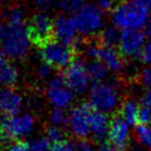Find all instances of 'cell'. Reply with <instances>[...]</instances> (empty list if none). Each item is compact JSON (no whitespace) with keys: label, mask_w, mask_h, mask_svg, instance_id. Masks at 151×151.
<instances>
[{"label":"cell","mask_w":151,"mask_h":151,"mask_svg":"<svg viewBox=\"0 0 151 151\" xmlns=\"http://www.w3.org/2000/svg\"><path fill=\"white\" fill-rule=\"evenodd\" d=\"M50 151H75V143L64 139L60 142L53 143L50 148Z\"/></svg>","instance_id":"cell-27"},{"label":"cell","mask_w":151,"mask_h":151,"mask_svg":"<svg viewBox=\"0 0 151 151\" xmlns=\"http://www.w3.org/2000/svg\"><path fill=\"white\" fill-rule=\"evenodd\" d=\"M35 2H38V4H46L47 1H50V0H34Z\"/></svg>","instance_id":"cell-39"},{"label":"cell","mask_w":151,"mask_h":151,"mask_svg":"<svg viewBox=\"0 0 151 151\" xmlns=\"http://www.w3.org/2000/svg\"><path fill=\"white\" fill-rule=\"evenodd\" d=\"M0 151H6L4 150V146H2V143H1V140H0Z\"/></svg>","instance_id":"cell-40"},{"label":"cell","mask_w":151,"mask_h":151,"mask_svg":"<svg viewBox=\"0 0 151 151\" xmlns=\"http://www.w3.org/2000/svg\"><path fill=\"white\" fill-rule=\"evenodd\" d=\"M140 106H146V107H150L151 108V88L147 89V92L143 94Z\"/></svg>","instance_id":"cell-36"},{"label":"cell","mask_w":151,"mask_h":151,"mask_svg":"<svg viewBox=\"0 0 151 151\" xmlns=\"http://www.w3.org/2000/svg\"><path fill=\"white\" fill-rule=\"evenodd\" d=\"M63 78L68 88L76 94H83L86 92L92 81L88 75L87 66L82 60L77 59L74 60L71 65L65 68Z\"/></svg>","instance_id":"cell-9"},{"label":"cell","mask_w":151,"mask_h":151,"mask_svg":"<svg viewBox=\"0 0 151 151\" xmlns=\"http://www.w3.org/2000/svg\"><path fill=\"white\" fill-rule=\"evenodd\" d=\"M120 33L118 32V29L115 27H108L101 30L99 34V44L107 47H114L119 43Z\"/></svg>","instance_id":"cell-19"},{"label":"cell","mask_w":151,"mask_h":151,"mask_svg":"<svg viewBox=\"0 0 151 151\" xmlns=\"http://www.w3.org/2000/svg\"><path fill=\"white\" fill-rule=\"evenodd\" d=\"M150 13L140 0H127L115 7L111 20L115 28L122 31H140L147 25Z\"/></svg>","instance_id":"cell-2"},{"label":"cell","mask_w":151,"mask_h":151,"mask_svg":"<svg viewBox=\"0 0 151 151\" xmlns=\"http://www.w3.org/2000/svg\"><path fill=\"white\" fill-rule=\"evenodd\" d=\"M7 151H30V145L23 140H17L9 146Z\"/></svg>","instance_id":"cell-30"},{"label":"cell","mask_w":151,"mask_h":151,"mask_svg":"<svg viewBox=\"0 0 151 151\" xmlns=\"http://www.w3.org/2000/svg\"><path fill=\"white\" fill-rule=\"evenodd\" d=\"M87 71L91 80L94 81V83H99L103 82V80L107 76L108 68L101 62L94 61L87 65Z\"/></svg>","instance_id":"cell-20"},{"label":"cell","mask_w":151,"mask_h":151,"mask_svg":"<svg viewBox=\"0 0 151 151\" xmlns=\"http://www.w3.org/2000/svg\"><path fill=\"white\" fill-rule=\"evenodd\" d=\"M22 106V97L12 88L0 89V111L6 117L16 116L19 114Z\"/></svg>","instance_id":"cell-15"},{"label":"cell","mask_w":151,"mask_h":151,"mask_svg":"<svg viewBox=\"0 0 151 151\" xmlns=\"http://www.w3.org/2000/svg\"><path fill=\"white\" fill-rule=\"evenodd\" d=\"M6 21L12 24H24V14L23 11L19 8H13L7 14Z\"/></svg>","instance_id":"cell-25"},{"label":"cell","mask_w":151,"mask_h":151,"mask_svg":"<svg viewBox=\"0 0 151 151\" xmlns=\"http://www.w3.org/2000/svg\"><path fill=\"white\" fill-rule=\"evenodd\" d=\"M95 2L101 11H109L114 7L115 0H95Z\"/></svg>","instance_id":"cell-32"},{"label":"cell","mask_w":151,"mask_h":151,"mask_svg":"<svg viewBox=\"0 0 151 151\" xmlns=\"http://www.w3.org/2000/svg\"><path fill=\"white\" fill-rule=\"evenodd\" d=\"M18 75L17 67L8 58L0 53V86L8 88L14 85L18 81Z\"/></svg>","instance_id":"cell-17"},{"label":"cell","mask_w":151,"mask_h":151,"mask_svg":"<svg viewBox=\"0 0 151 151\" xmlns=\"http://www.w3.org/2000/svg\"><path fill=\"white\" fill-rule=\"evenodd\" d=\"M98 151H118L109 140H101L98 143Z\"/></svg>","instance_id":"cell-34"},{"label":"cell","mask_w":151,"mask_h":151,"mask_svg":"<svg viewBox=\"0 0 151 151\" xmlns=\"http://www.w3.org/2000/svg\"><path fill=\"white\" fill-rule=\"evenodd\" d=\"M30 38L24 24L0 22V51L6 58L23 59L30 49Z\"/></svg>","instance_id":"cell-1"},{"label":"cell","mask_w":151,"mask_h":151,"mask_svg":"<svg viewBox=\"0 0 151 151\" xmlns=\"http://www.w3.org/2000/svg\"><path fill=\"white\" fill-rule=\"evenodd\" d=\"M138 122L140 125H151V108L146 106H140V111H139Z\"/></svg>","instance_id":"cell-28"},{"label":"cell","mask_w":151,"mask_h":151,"mask_svg":"<svg viewBox=\"0 0 151 151\" xmlns=\"http://www.w3.org/2000/svg\"><path fill=\"white\" fill-rule=\"evenodd\" d=\"M139 59L141 60L145 64H151V41L146 42L145 46L140 52Z\"/></svg>","instance_id":"cell-29"},{"label":"cell","mask_w":151,"mask_h":151,"mask_svg":"<svg viewBox=\"0 0 151 151\" xmlns=\"http://www.w3.org/2000/svg\"><path fill=\"white\" fill-rule=\"evenodd\" d=\"M109 125H110V122L107 115L94 109L92 114V119H91V134L96 139H99L101 141L104 140L106 136H108Z\"/></svg>","instance_id":"cell-16"},{"label":"cell","mask_w":151,"mask_h":151,"mask_svg":"<svg viewBox=\"0 0 151 151\" xmlns=\"http://www.w3.org/2000/svg\"><path fill=\"white\" fill-rule=\"evenodd\" d=\"M146 44V34L141 31H122L119 39L120 54L127 58H139L140 52Z\"/></svg>","instance_id":"cell-12"},{"label":"cell","mask_w":151,"mask_h":151,"mask_svg":"<svg viewBox=\"0 0 151 151\" xmlns=\"http://www.w3.org/2000/svg\"><path fill=\"white\" fill-rule=\"evenodd\" d=\"M51 68L52 67L50 65H47L46 63H43L41 64L40 66H39V70H38V73L40 77L41 78H47L49 76L51 75Z\"/></svg>","instance_id":"cell-35"},{"label":"cell","mask_w":151,"mask_h":151,"mask_svg":"<svg viewBox=\"0 0 151 151\" xmlns=\"http://www.w3.org/2000/svg\"><path fill=\"white\" fill-rule=\"evenodd\" d=\"M140 80L142 82V84L149 88H151V67H147L145 68L141 73V76H140Z\"/></svg>","instance_id":"cell-31"},{"label":"cell","mask_w":151,"mask_h":151,"mask_svg":"<svg viewBox=\"0 0 151 151\" xmlns=\"http://www.w3.org/2000/svg\"><path fill=\"white\" fill-rule=\"evenodd\" d=\"M45 138L53 145V143L60 142V141L64 140V132L62 128H60V127L50 126L49 128H46Z\"/></svg>","instance_id":"cell-24"},{"label":"cell","mask_w":151,"mask_h":151,"mask_svg":"<svg viewBox=\"0 0 151 151\" xmlns=\"http://www.w3.org/2000/svg\"><path fill=\"white\" fill-rule=\"evenodd\" d=\"M119 96L111 84L99 82L94 83L89 91V105L95 110L110 113L118 106Z\"/></svg>","instance_id":"cell-4"},{"label":"cell","mask_w":151,"mask_h":151,"mask_svg":"<svg viewBox=\"0 0 151 151\" xmlns=\"http://www.w3.org/2000/svg\"><path fill=\"white\" fill-rule=\"evenodd\" d=\"M84 0H60L59 8L66 13H74L78 12L81 9L85 6Z\"/></svg>","instance_id":"cell-21"},{"label":"cell","mask_w":151,"mask_h":151,"mask_svg":"<svg viewBox=\"0 0 151 151\" xmlns=\"http://www.w3.org/2000/svg\"><path fill=\"white\" fill-rule=\"evenodd\" d=\"M40 55L44 63L56 68H66L75 60V51L73 46L54 40L40 49Z\"/></svg>","instance_id":"cell-5"},{"label":"cell","mask_w":151,"mask_h":151,"mask_svg":"<svg viewBox=\"0 0 151 151\" xmlns=\"http://www.w3.org/2000/svg\"><path fill=\"white\" fill-rule=\"evenodd\" d=\"M34 119L29 114L4 117L0 120V139L17 141L31 134Z\"/></svg>","instance_id":"cell-3"},{"label":"cell","mask_w":151,"mask_h":151,"mask_svg":"<svg viewBox=\"0 0 151 151\" xmlns=\"http://www.w3.org/2000/svg\"><path fill=\"white\" fill-rule=\"evenodd\" d=\"M28 33L31 43L41 49L42 46L52 41L54 37L53 32V20L47 14L39 12L30 19L27 25Z\"/></svg>","instance_id":"cell-7"},{"label":"cell","mask_w":151,"mask_h":151,"mask_svg":"<svg viewBox=\"0 0 151 151\" xmlns=\"http://www.w3.org/2000/svg\"><path fill=\"white\" fill-rule=\"evenodd\" d=\"M50 120H51L52 126L62 128V127H64L65 125L68 124V116L64 113V109L55 108L54 110L52 111V114H51Z\"/></svg>","instance_id":"cell-23"},{"label":"cell","mask_w":151,"mask_h":151,"mask_svg":"<svg viewBox=\"0 0 151 151\" xmlns=\"http://www.w3.org/2000/svg\"><path fill=\"white\" fill-rule=\"evenodd\" d=\"M73 21L80 34L92 35L101 31L104 20L101 9L95 4H86L73 16Z\"/></svg>","instance_id":"cell-6"},{"label":"cell","mask_w":151,"mask_h":151,"mask_svg":"<svg viewBox=\"0 0 151 151\" xmlns=\"http://www.w3.org/2000/svg\"><path fill=\"white\" fill-rule=\"evenodd\" d=\"M46 96L55 108L65 109L74 99V93L68 88L63 76H56L50 81L46 89Z\"/></svg>","instance_id":"cell-11"},{"label":"cell","mask_w":151,"mask_h":151,"mask_svg":"<svg viewBox=\"0 0 151 151\" xmlns=\"http://www.w3.org/2000/svg\"><path fill=\"white\" fill-rule=\"evenodd\" d=\"M75 151H95L94 147L86 140H80L75 143Z\"/></svg>","instance_id":"cell-33"},{"label":"cell","mask_w":151,"mask_h":151,"mask_svg":"<svg viewBox=\"0 0 151 151\" xmlns=\"http://www.w3.org/2000/svg\"><path fill=\"white\" fill-rule=\"evenodd\" d=\"M140 1H141V2L147 7L148 10L151 12V0H140Z\"/></svg>","instance_id":"cell-38"},{"label":"cell","mask_w":151,"mask_h":151,"mask_svg":"<svg viewBox=\"0 0 151 151\" xmlns=\"http://www.w3.org/2000/svg\"><path fill=\"white\" fill-rule=\"evenodd\" d=\"M30 145V151H50V141L45 137L33 139Z\"/></svg>","instance_id":"cell-26"},{"label":"cell","mask_w":151,"mask_h":151,"mask_svg":"<svg viewBox=\"0 0 151 151\" xmlns=\"http://www.w3.org/2000/svg\"><path fill=\"white\" fill-rule=\"evenodd\" d=\"M94 108L83 103L75 106L68 114V127L76 138L84 139L91 134V119Z\"/></svg>","instance_id":"cell-8"},{"label":"cell","mask_w":151,"mask_h":151,"mask_svg":"<svg viewBox=\"0 0 151 151\" xmlns=\"http://www.w3.org/2000/svg\"><path fill=\"white\" fill-rule=\"evenodd\" d=\"M129 125L122 116H116L110 120L108 140L118 151H126L129 143Z\"/></svg>","instance_id":"cell-14"},{"label":"cell","mask_w":151,"mask_h":151,"mask_svg":"<svg viewBox=\"0 0 151 151\" xmlns=\"http://www.w3.org/2000/svg\"><path fill=\"white\" fill-rule=\"evenodd\" d=\"M137 138L143 146L151 148V127L146 125H138L136 128Z\"/></svg>","instance_id":"cell-22"},{"label":"cell","mask_w":151,"mask_h":151,"mask_svg":"<svg viewBox=\"0 0 151 151\" xmlns=\"http://www.w3.org/2000/svg\"><path fill=\"white\" fill-rule=\"evenodd\" d=\"M86 53L88 58L103 63L109 71L118 72L122 68V56L114 47L103 46L99 43L89 44L86 49Z\"/></svg>","instance_id":"cell-10"},{"label":"cell","mask_w":151,"mask_h":151,"mask_svg":"<svg viewBox=\"0 0 151 151\" xmlns=\"http://www.w3.org/2000/svg\"><path fill=\"white\" fill-rule=\"evenodd\" d=\"M53 32L56 41L73 46L77 42L78 31L76 29L73 18L65 14H60L53 20Z\"/></svg>","instance_id":"cell-13"},{"label":"cell","mask_w":151,"mask_h":151,"mask_svg":"<svg viewBox=\"0 0 151 151\" xmlns=\"http://www.w3.org/2000/svg\"><path fill=\"white\" fill-rule=\"evenodd\" d=\"M145 34H146V37H148V38L150 39L151 41V16L149 18V21H148L147 25L145 27Z\"/></svg>","instance_id":"cell-37"},{"label":"cell","mask_w":151,"mask_h":151,"mask_svg":"<svg viewBox=\"0 0 151 151\" xmlns=\"http://www.w3.org/2000/svg\"><path fill=\"white\" fill-rule=\"evenodd\" d=\"M139 111H140V107L138 104L129 99L122 103V108H120V116L129 126H134L138 122Z\"/></svg>","instance_id":"cell-18"}]
</instances>
